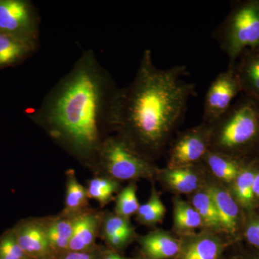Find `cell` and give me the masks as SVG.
<instances>
[{
	"mask_svg": "<svg viewBox=\"0 0 259 259\" xmlns=\"http://www.w3.org/2000/svg\"><path fill=\"white\" fill-rule=\"evenodd\" d=\"M242 93L241 84L233 67L216 76L209 87L204 100V122L212 125L232 106V102Z\"/></svg>",
	"mask_w": 259,
	"mask_h": 259,
	"instance_id": "ba28073f",
	"label": "cell"
},
{
	"mask_svg": "<svg viewBox=\"0 0 259 259\" xmlns=\"http://www.w3.org/2000/svg\"><path fill=\"white\" fill-rule=\"evenodd\" d=\"M40 18L29 0H0V32L39 41Z\"/></svg>",
	"mask_w": 259,
	"mask_h": 259,
	"instance_id": "8992f818",
	"label": "cell"
},
{
	"mask_svg": "<svg viewBox=\"0 0 259 259\" xmlns=\"http://www.w3.org/2000/svg\"><path fill=\"white\" fill-rule=\"evenodd\" d=\"M232 244L217 236L202 235L182 242V249L176 259H226L227 247Z\"/></svg>",
	"mask_w": 259,
	"mask_h": 259,
	"instance_id": "8fae6325",
	"label": "cell"
},
{
	"mask_svg": "<svg viewBox=\"0 0 259 259\" xmlns=\"http://www.w3.org/2000/svg\"><path fill=\"white\" fill-rule=\"evenodd\" d=\"M99 259H127L115 251H107L100 254Z\"/></svg>",
	"mask_w": 259,
	"mask_h": 259,
	"instance_id": "4dcf8cb0",
	"label": "cell"
},
{
	"mask_svg": "<svg viewBox=\"0 0 259 259\" xmlns=\"http://www.w3.org/2000/svg\"><path fill=\"white\" fill-rule=\"evenodd\" d=\"M192 205L202 218L204 226L212 231L223 232L215 204L205 189L194 194Z\"/></svg>",
	"mask_w": 259,
	"mask_h": 259,
	"instance_id": "d6986e66",
	"label": "cell"
},
{
	"mask_svg": "<svg viewBox=\"0 0 259 259\" xmlns=\"http://www.w3.org/2000/svg\"><path fill=\"white\" fill-rule=\"evenodd\" d=\"M203 161L214 176L223 183L231 186L250 160L210 150L204 156Z\"/></svg>",
	"mask_w": 259,
	"mask_h": 259,
	"instance_id": "9a60e30c",
	"label": "cell"
},
{
	"mask_svg": "<svg viewBox=\"0 0 259 259\" xmlns=\"http://www.w3.org/2000/svg\"><path fill=\"white\" fill-rule=\"evenodd\" d=\"M166 208L159 196L153 190L149 200L146 203L140 205L137 218L142 224L152 226L161 223L166 214Z\"/></svg>",
	"mask_w": 259,
	"mask_h": 259,
	"instance_id": "7402d4cb",
	"label": "cell"
},
{
	"mask_svg": "<svg viewBox=\"0 0 259 259\" xmlns=\"http://www.w3.org/2000/svg\"><path fill=\"white\" fill-rule=\"evenodd\" d=\"M20 248L31 259H56L48 239L47 226L35 220L20 221L13 228Z\"/></svg>",
	"mask_w": 259,
	"mask_h": 259,
	"instance_id": "30bf717a",
	"label": "cell"
},
{
	"mask_svg": "<svg viewBox=\"0 0 259 259\" xmlns=\"http://www.w3.org/2000/svg\"><path fill=\"white\" fill-rule=\"evenodd\" d=\"M238 59L234 66L229 67L234 69L242 93L259 103V49L245 50Z\"/></svg>",
	"mask_w": 259,
	"mask_h": 259,
	"instance_id": "7c38bea8",
	"label": "cell"
},
{
	"mask_svg": "<svg viewBox=\"0 0 259 259\" xmlns=\"http://www.w3.org/2000/svg\"><path fill=\"white\" fill-rule=\"evenodd\" d=\"M99 224L98 216L84 213L74 218V229L69 242V252L93 251Z\"/></svg>",
	"mask_w": 259,
	"mask_h": 259,
	"instance_id": "e0dca14e",
	"label": "cell"
},
{
	"mask_svg": "<svg viewBox=\"0 0 259 259\" xmlns=\"http://www.w3.org/2000/svg\"><path fill=\"white\" fill-rule=\"evenodd\" d=\"M259 157L250 160L230 186V191L245 212L257 209L253 197V182L258 168Z\"/></svg>",
	"mask_w": 259,
	"mask_h": 259,
	"instance_id": "2e32d148",
	"label": "cell"
},
{
	"mask_svg": "<svg viewBox=\"0 0 259 259\" xmlns=\"http://www.w3.org/2000/svg\"><path fill=\"white\" fill-rule=\"evenodd\" d=\"M205 190L215 204L223 232L228 235L233 243L241 241L246 212L237 202L229 189L209 185Z\"/></svg>",
	"mask_w": 259,
	"mask_h": 259,
	"instance_id": "9c48e42d",
	"label": "cell"
},
{
	"mask_svg": "<svg viewBox=\"0 0 259 259\" xmlns=\"http://www.w3.org/2000/svg\"><path fill=\"white\" fill-rule=\"evenodd\" d=\"M96 156L107 173L117 180L151 178L158 172L149 158L119 135L107 137Z\"/></svg>",
	"mask_w": 259,
	"mask_h": 259,
	"instance_id": "5b68a950",
	"label": "cell"
},
{
	"mask_svg": "<svg viewBox=\"0 0 259 259\" xmlns=\"http://www.w3.org/2000/svg\"><path fill=\"white\" fill-rule=\"evenodd\" d=\"M39 41L24 40L0 32V69L22 64L35 54Z\"/></svg>",
	"mask_w": 259,
	"mask_h": 259,
	"instance_id": "4fadbf2b",
	"label": "cell"
},
{
	"mask_svg": "<svg viewBox=\"0 0 259 259\" xmlns=\"http://www.w3.org/2000/svg\"><path fill=\"white\" fill-rule=\"evenodd\" d=\"M88 198V191L78 182L74 174H69L66 185L65 212L71 214L79 211L87 205Z\"/></svg>",
	"mask_w": 259,
	"mask_h": 259,
	"instance_id": "44dd1931",
	"label": "cell"
},
{
	"mask_svg": "<svg viewBox=\"0 0 259 259\" xmlns=\"http://www.w3.org/2000/svg\"><path fill=\"white\" fill-rule=\"evenodd\" d=\"M253 197H254L255 207L259 208V162L255 175L254 182H253Z\"/></svg>",
	"mask_w": 259,
	"mask_h": 259,
	"instance_id": "f546056e",
	"label": "cell"
},
{
	"mask_svg": "<svg viewBox=\"0 0 259 259\" xmlns=\"http://www.w3.org/2000/svg\"><path fill=\"white\" fill-rule=\"evenodd\" d=\"M117 89L95 52L83 51L32 112V119L74 154L94 157L105 141L102 128L111 127Z\"/></svg>",
	"mask_w": 259,
	"mask_h": 259,
	"instance_id": "6da1fadb",
	"label": "cell"
},
{
	"mask_svg": "<svg viewBox=\"0 0 259 259\" xmlns=\"http://www.w3.org/2000/svg\"><path fill=\"white\" fill-rule=\"evenodd\" d=\"M211 150V125L202 122L181 134L169 150L168 168L194 166Z\"/></svg>",
	"mask_w": 259,
	"mask_h": 259,
	"instance_id": "52a82bcc",
	"label": "cell"
},
{
	"mask_svg": "<svg viewBox=\"0 0 259 259\" xmlns=\"http://www.w3.org/2000/svg\"><path fill=\"white\" fill-rule=\"evenodd\" d=\"M226 259H259V250L248 245L236 250L231 256Z\"/></svg>",
	"mask_w": 259,
	"mask_h": 259,
	"instance_id": "f1b7e54d",
	"label": "cell"
},
{
	"mask_svg": "<svg viewBox=\"0 0 259 259\" xmlns=\"http://www.w3.org/2000/svg\"><path fill=\"white\" fill-rule=\"evenodd\" d=\"M242 240H244L248 246L259 250V208L246 212Z\"/></svg>",
	"mask_w": 259,
	"mask_h": 259,
	"instance_id": "484cf974",
	"label": "cell"
},
{
	"mask_svg": "<svg viewBox=\"0 0 259 259\" xmlns=\"http://www.w3.org/2000/svg\"><path fill=\"white\" fill-rule=\"evenodd\" d=\"M187 74L185 65L158 69L145 51L132 82L116 91L111 128L148 158L161 152L196 95Z\"/></svg>",
	"mask_w": 259,
	"mask_h": 259,
	"instance_id": "7a4b0ae2",
	"label": "cell"
},
{
	"mask_svg": "<svg viewBox=\"0 0 259 259\" xmlns=\"http://www.w3.org/2000/svg\"><path fill=\"white\" fill-rule=\"evenodd\" d=\"M174 222L177 231L191 232L204 227L203 221L192 204L177 197L174 199Z\"/></svg>",
	"mask_w": 259,
	"mask_h": 259,
	"instance_id": "ffe728a7",
	"label": "cell"
},
{
	"mask_svg": "<svg viewBox=\"0 0 259 259\" xmlns=\"http://www.w3.org/2000/svg\"><path fill=\"white\" fill-rule=\"evenodd\" d=\"M131 231L134 230L127 218L122 217L118 214L109 216L105 221L104 236L105 239L120 232Z\"/></svg>",
	"mask_w": 259,
	"mask_h": 259,
	"instance_id": "4316f807",
	"label": "cell"
},
{
	"mask_svg": "<svg viewBox=\"0 0 259 259\" xmlns=\"http://www.w3.org/2000/svg\"><path fill=\"white\" fill-rule=\"evenodd\" d=\"M140 243L144 259L176 258L182 246V241L163 231L148 233Z\"/></svg>",
	"mask_w": 259,
	"mask_h": 259,
	"instance_id": "5bb4252c",
	"label": "cell"
},
{
	"mask_svg": "<svg viewBox=\"0 0 259 259\" xmlns=\"http://www.w3.org/2000/svg\"><path fill=\"white\" fill-rule=\"evenodd\" d=\"M211 125V150L243 158L259 148V103L245 97Z\"/></svg>",
	"mask_w": 259,
	"mask_h": 259,
	"instance_id": "3957f363",
	"label": "cell"
},
{
	"mask_svg": "<svg viewBox=\"0 0 259 259\" xmlns=\"http://www.w3.org/2000/svg\"><path fill=\"white\" fill-rule=\"evenodd\" d=\"M233 66L242 53L259 49V0L238 2L214 32Z\"/></svg>",
	"mask_w": 259,
	"mask_h": 259,
	"instance_id": "277c9868",
	"label": "cell"
},
{
	"mask_svg": "<svg viewBox=\"0 0 259 259\" xmlns=\"http://www.w3.org/2000/svg\"><path fill=\"white\" fill-rule=\"evenodd\" d=\"M0 259H31L20 248L13 228L0 236Z\"/></svg>",
	"mask_w": 259,
	"mask_h": 259,
	"instance_id": "d4e9b609",
	"label": "cell"
},
{
	"mask_svg": "<svg viewBox=\"0 0 259 259\" xmlns=\"http://www.w3.org/2000/svg\"><path fill=\"white\" fill-rule=\"evenodd\" d=\"M162 180L169 188L181 194H190L198 190L200 180L194 166L168 168L161 171Z\"/></svg>",
	"mask_w": 259,
	"mask_h": 259,
	"instance_id": "ac0fdd59",
	"label": "cell"
},
{
	"mask_svg": "<svg viewBox=\"0 0 259 259\" xmlns=\"http://www.w3.org/2000/svg\"><path fill=\"white\" fill-rule=\"evenodd\" d=\"M117 190V184L115 181L106 178H95L89 184V198L98 201L102 205L108 203L112 198V194Z\"/></svg>",
	"mask_w": 259,
	"mask_h": 259,
	"instance_id": "603a6c76",
	"label": "cell"
},
{
	"mask_svg": "<svg viewBox=\"0 0 259 259\" xmlns=\"http://www.w3.org/2000/svg\"><path fill=\"white\" fill-rule=\"evenodd\" d=\"M74 218L56 220L47 226L48 230L70 241L74 233Z\"/></svg>",
	"mask_w": 259,
	"mask_h": 259,
	"instance_id": "83f0119b",
	"label": "cell"
},
{
	"mask_svg": "<svg viewBox=\"0 0 259 259\" xmlns=\"http://www.w3.org/2000/svg\"><path fill=\"white\" fill-rule=\"evenodd\" d=\"M140 207L136 196V187L133 184L127 186L117 197L115 211L117 214L127 218L137 212Z\"/></svg>",
	"mask_w": 259,
	"mask_h": 259,
	"instance_id": "cb8c5ba5",
	"label": "cell"
}]
</instances>
